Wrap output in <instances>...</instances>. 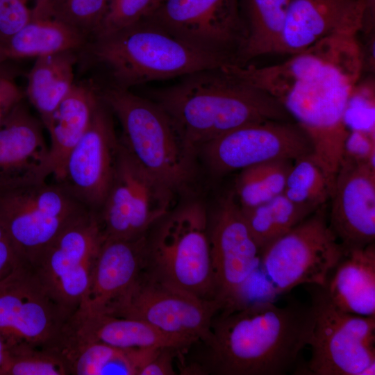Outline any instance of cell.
<instances>
[{
	"mask_svg": "<svg viewBox=\"0 0 375 375\" xmlns=\"http://www.w3.org/2000/svg\"><path fill=\"white\" fill-rule=\"evenodd\" d=\"M34 0H0V43L3 46L29 20L31 1Z\"/></svg>",
	"mask_w": 375,
	"mask_h": 375,
	"instance_id": "cell-35",
	"label": "cell"
},
{
	"mask_svg": "<svg viewBox=\"0 0 375 375\" xmlns=\"http://www.w3.org/2000/svg\"><path fill=\"white\" fill-rule=\"evenodd\" d=\"M71 375L67 360L58 349L25 342L8 345L2 375Z\"/></svg>",
	"mask_w": 375,
	"mask_h": 375,
	"instance_id": "cell-31",
	"label": "cell"
},
{
	"mask_svg": "<svg viewBox=\"0 0 375 375\" xmlns=\"http://www.w3.org/2000/svg\"><path fill=\"white\" fill-rule=\"evenodd\" d=\"M71 317L49 294L28 263L21 260L0 280V333L8 345L25 342L62 351Z\"/></svg>",
	"mask_w": 375,
	"mask_h": 375,
	"instance_id": "cell-11",
	"label": "cell"
},
{
	"mask_svg": "<svg viewBox=\"0 0 375 375\" xmlns=\"http://www.w3.org/2000/svg\"><path fill=\"white\" fill-rule=\"evenodd\" d=\"M88 211L56 182L0 188V218L20 259L31 265L64 229Z\"/></svg>",
	"mask_w": 375,
	"mask_h": 375,
	"instance_id": "cell-6",
	"label": "cell"
},
{
	"mask_svg": "<svg viewBox=\"0 0 375 375\" xmlns=\"http://www.w3.org/2000/svg\"><path fill=\"white\" fill-rule=\"evenodd\" d=\"M103 236L89 210L69 225L31 265L49 294L72 317L83 303Z\"/></svg>",
	"mask_w": 375,
	"mask_h": 375,
	"instance_id": "cell-12",
	"label": "cell"
},
{
	"mask_svg": "<svg viewBox=\"0 0 375 375\" xmlns=\"http://www.w3.org/2000/svg\"><path fill=\"white\" fill-rule=\"evenodd\" d=\"M62 352L71 375H138L149 357L145 348H117L71 335Z\"/></svg>",
	"mask_w": 375,
	"mask_h": 375,
	"instance_id": "cell-25",
	"label": "cell"
},
{
	"mask_svg": "<svg viewBox=\"0 0 375 375\" xmlns=\"http://www.w3.org/2000/svg\"><path fill=\"white\" fill-rule=\"evenodd\" d=\"M69 335L122 349L172 348L186 349L193 341L168 334L135 319L77 310L69 322Z\"/></svg>",
	"mask_w": 375,
	"mask_h": 375,
	"instance_id": "cell-22",
	"label": "cell"
},
{
	"mask_svg": "<svg viewBox=\"0 0 375 375\" xmlns=\"http://www.w3.org/2000/svg\"><path fill=\"white\" fill-rule=\"evenodd\" d=\"M199 149L219 175L272 160L294 161L312 153L307 135L295 122L276 120L239 127Z\"/></svg>",
	"mask_w": 375,
	"mask_h": 375,
	"instance_id": "cell-15",
	"label": "cell"
},
{
	"mask_svg": "<svg viewBox=\"0 0 375 375\" xmlns=\"http://www.w3.org/2000/svg\"><path fill=\"white\" fill-rule=\"evenodd\" d=\"M209 238L215 299L221 310L240 308L248 303L246 291L260 269V251L233 194L209 217Z\"/></svg>",
	"mask_w": 375,
	"mask_h": 375,
	"instance_id": "cell-13",
	"label": "cell"
},
{
	"mask_svg": "<svg viewBox=\"0 0 375 375\" xmlns=\"http://www.w3.org/2000/svg\"><path fill=\"white\" fill-rule=\"evenodd\" d=\"M368 0H290L276 53L293 55L334 35H356Z\"/></svg>",
	"mask_w": 375,
	"mask_h": 375,
	"instance_id": "cell-18",
	"label": "cell"
},
{
	"mask_svg": "<svg viewBox=\"0 0 375 375\" xmlns=\"http://www.w3.org/2000/svg\"><path fill=\"white\" fill-rule=\"evenodd\" d=\"M75 51L37 57L28 74L26 96L44 125L74 83Z\"/></svg>",
	"mask_w": 375,
	"mask_h": 375,
	"instance_id": "cell-27",
	"label": "cell"
},
{
	"mask_svg": "<svg viewBox=\"0 0 375 375\" xmlns=\"http://www.w3.org/2000/svg\"><path fill=\"white\" fill-rule=\"evenodd\" d=\"M181 351L172 348H161L141 369L139 375H174L173 358Z\"/></svg>",
	"mask_w": 375,
	"mask_h": 375,
	"instance_id": "cell-38",
	"label": "cell"
},
{
	"mask_svg": "<svg viewBox=\"0 0 375 375\" xmlns=\"http://www.w3.org/2000/svg\"><path fill=\"white\" fill-rule=\"evenodd\" d=\"M240 208L260 254L271 243L316 211L294 203L283 194L262 204Z\"/></svg>",
	"mask_w": 375,
	"mask_h": 375,
	"instance_id": "cell-28",
	"label": "cell"
},
{
	"mask_svg": "<svg viewBox=\"0 0 375 375\" xmlns=\"http://www.w3.org/2000/svg\"><path fill=\"white\" fill-rule=\"evenodd\" d=\"M21 260L0 218V280L6 276Z\"/></svg>",
	"mask_w": 375,
	"mask_h": 375,
	"instance_id": "cell-39",
	"label": "cell"
},
{
	"mask_svg": "<svg viewBox=\"0 0 375 375\" xmlns=\"http://www.w3.org/2000/svg\"><path fill=\"white\" fill-rule=\"evenodd\" d=\"M8 344L6 340L0 333V375L2 372L7 360Z\"/></svg>",
	"mask_w": 375,
	"mask_h": 375,
	"instance_id": "cell-40",
	"label": "cell"
},
{
	"mask_svg": "<svg viewBox=\"0 0 375 375\" xmlns=\"http://www.w3.org/2000/svg\"><path fill=\"white\" fill-rule=\"evenodd\" d=\"M221 310L217 301L166 285L143 270L123 294L99 313L138 319L168 334L207 343L212 321Z\"/></svg>",
	"mask_w": 375,
	"mask_h": 375,
	"instance_id": "cell-10",
	"label": "cell"
},
{
	"mask_svg": "<svg viewBox=\"0 0 375 375\" xmlns=\"http://www.w3.org/2000/svg\"><path fill=\"white\" fill-rule=\"evenodd\" d=\"M324 288L340 310L375 316V244L344 249Z\"/></svg>",
	"mask_w": 375,
	"mask_h": 375,
	"instance_id": "cell-23",
	"label": "cell"
},
{
	"mask_svg": "<svg viewBox=\"0 0 375 375\" xmlns=\"http://www.w3.org/2000/svg\"><path fill=\"white\" fill-rule=\"evenodd\" d=\"M374 75L361 77L353 86L344 115L347 128L374 133Z\"/></svg>",
	"mask_w": 375,
	"mask_h": 375,
	"instance_id": "cell-33",
	"label": "cell"
},
{
	"mask_svg": "<svg viewBox=\"0 0 375 375\" xmlns=\"http://www.w3.org/2000/svg\"><path fill=\"white\" fill-rule=\"evenodd\" d=\"M206 343V372L220 375H285L308 345L315 315L298 300L278 306L267 299L220 310Z\"/></svg>",
	"mask_w": 375,
	"mask_h": 375,
	"instance_id": "cell-1",
	"label": "cell"
},
{
	"mask_svg": "<svg viewBox=\"0 0 375 375\" xmlns=\"http://www.w3.org/2000/svg\"><path fill=\"white\" fill-rule=\"evenodd\" d=\"M371 3L375 4V0H369Z\"/></svg>",
	"mask_w": 375,
	"mask_h": 375,
	"instance_id": "cell-43",
	"label": "cell"
},
{
	"mask_svg": "<svg viewBox=\"0 0 375 375\" xmlns=\"http://www.w3.org/2000/svg\"><path fill=\"white\" fill-rule=\"evenodd\" d=\"M293 162L283 194L294 203L315 211L329 200L333 185L312 153Z\"/></svg>",
	"mask_w": 375,
	"mask_h": 375,
	"instance_id": "cell-30",
	"label": "cell"
},
{
	"mask_svg": "<svg viewBox=\"0 0 375 375\" xmlns=\"http://www.w3.org/2000/svg\"><path fill=\"white\" fill-rule=\"evenodd\" d=\"M344 157L375 167L374 133L351 130L344 144Z\"/></svg>",
	"mask_w": 375,
	"mask_h": 375,
	"instance_id": "cell-36",
	"label": "cell"
},
{
	"mask_svg": "<svg viewBox=\"0 0 375 375\" xmlns=\"http://www.w3.org/2000/svg\"><path fill=\"white\" fill-rule=\"evenodd\" d=\"M101 100L99 92L91 83H74L44 125L51 143L42 178L56 180L61 174L69 153L88 130Z\"/></svg>",
	"mask_w": 375,
	"mask_h": 375,
	"instance_id": "cell-21",
	"label": "cell"
},
{
	"mask_svg": "<svg viewBox=\"0 0 375 375\" xmlns=\"http://www.w3.org/2000/svg\"><path fill=\"white\" fill-rule=\"evenodd\" d=\"M289 2L290 0H239L246 37L233 64L245 65L256 57L276 53Z\"/></svg>",
	"mask_w": 375,
	"mask_h": 375,
	"instance_id": "cell-26",
	"label": "cell"
},
{
	"mask_svg": "<svg viewBox=\"0 0 375 375\" xmlns=\"http://www.w3.org/2000/svg\"><path fill=\"white\" fill-rule=\"evenodd\" d=\"M305 285L315 315L308 374L374 375L375 316L344 312L331 302L324 286Z\"/></svg>",
	"mask_w": 375,
	"mask_h": 375,
	"instance_id": "cell-7",
	"label": "cell"
},
{
	"mask_svg": "<svg viewBox=\"0 0 375 375\" xmlns=\"http://www.w3.org/2000/svg\"><path fill=\"white\" fill-rule=\"evenodd\" d=\"M194 155L206 143L239 127L292 121L282 103L222 66L184 76L151 92Z\"/></svg>",
	"mask_w": 375,
	"mask_h": 375,
	"instance_id": "cell-2",
	"label": "cell"
},
{
	"mask_svg": "<svg viewBox=\"0 0 375 375\" xmlns=\"http://www.w3.org/2000/svg\"><path fill=\"white\" fill-rule=\"evenodd\" d=\"M24 94L15 83L12 76L2 65L0 66V125L10 112L20 103Z\"/></svg>",
	"mask_w": 375,
	"mask_h": 375,
	"instance_id": "cell-37",
	"label": "cell"
},
{
	"mask_svg": "<svg viewBox=\"0 0 375 375\" xmlns=\"http://www.w3.org/2000/svg\"><path fill=\"white\" fill-rule=\"evenodd\" d=\"M162 0H154L155 2V8L158 6V4L162 1ZM155 10V9H154Z\"/></svg>",
	"mask_w": 375,
	"mask_h": 375,
	"instance_id": "cell-42",
	"label": "cell"
},
{
	"mask_svg": "<svg viewBox=\"0 0 375 375\" xmlns=\"http://www.w3.org/2000/svg\"><path fill=\"white\" fill-rule=\"evenodd\" d=\"M148 17L187 44L231 63L246 37L239 0H162Z\"/></svg>",
	"mask_w": 375,
	"mask_h": 375,
	"instance_id": "cell-14",
	"label": "cell"
},
{
	"mask_svg": "<svg viewBox=\"0 0 375 375\" xmlns=\"http://www.w3.org/2000/svg\"><path fill=\"white\" fill-rule=\"evenodd\" d=\"M326 215L324 206L261 252L259 270L272 295L301 285H325L344 250Z\"/></svg>",
	"mask_w": 375,
	"mask_h": 375,
	"instance_id": "cell-8",
	"label": "cell"
},
{
	"mask_svg": "<svg viewBox=\"0 0 375 375\" xmlns=\"http://www.w3.org/2000/svg\"><path fill=\"white\" fill-rule=\"evenodd\" d=\"M147 235L132 240H103L88 295L77 310L102 312L133 284L146 265Z\"/></svg>",
	"mask_w": 375,
	"mask_h": 375,
	"instance_id": "cell-20",
	"label": "cell"
},
{
	"mask_svg": "<svg viewBox=\"0 0 375 375\" xmlns=\"http://www.w3.org/2000/svg\"><path fill=\"white\" fill-rule=\"evenodd\" d=\"M328 222L344 249L375 241V167L344 157L335 175Z\"/></svg>",
	"mask_w": 375,
	"mask_h": 375,
	"instance_id": "cell-17",
	"label": "cell"
},
{
	"mask_svg": "<svg viewBox=\"0 0 375 375\" xmlns=\"http://www.w3.org/2000/svg\"><path fill=\"white\" fill-rule=\"evenodd\" d=\"M8 59L9 58L7 55L4 47L0 43V66L2 65V64Z\"/></svg>",
	"mask_w": 375,
	"mask_h": 375,
	"instance_id": "cell-41",
	"label": "cell"
},
{
	"mask_svg": "<svg viewBox=\"0 0 375 375\" xmlns=\"http://www.w3.org/2000/svg\"><path fill=\"white\" fill-rule=\"evenodd\" d=\"M48 151L40 122L22 101L0 125V188L44 181Z\"/></svg>",
	"mask_w": 375,
	"mask_h": 375,
	"instance_id": "cell-19",
	"label": "cell"
},
{
	"mask_svg": "<svg viewBox=\"0 0 375 375\" xmlns=\"http://www.w3.org/2000/svg\"><path fill=\"white\" fill-rule=\"evenodd\" d=\"M86 37L58 18L47 0H34L28 22L3 45L10 58L39 57L84 45Z\"/></svg>",
	"mask_w": 375,
	"mask_h": 375,
	"instance_id": "cell-24",
	"label": "cell"
},
{
	"mask_svg": "<svg viewBox=\"0 0 375 375\" xmlns=\"http://www.w3.org/2000/svg\"><path fill=\"white\" fill-rule=\"evenodd\" d=\"M147 235L144 271L155 279L203 299H215L209 217L192 201L171 210Z\"/></svg>",
	"mask_w": 375,
	"mask_h": 375,
	"instance_id": "cell-4",
	"label": "cell"
},
{
	"mask_svg": "<svg viewBox=\"0 0 375 375\" xmlns=\"http://www.w3.org/2000/svg\"><path fill=\"white\" fill-rule=\"evenodd\" d=\"M108 0H47L53 14L85 37L95 34L103 17Z\"/></svg>",
	"mask_w": 375,
	"mask_h": 375,
	"instance_id": "cell-32",
	"label": "cell"
},
{
	"mask_svg": "<svg viewBox=\"0 0 375 375\" xmlns=\"http://www.w3.org/2000/svg\"><path fill=\"white\" fill-rule=\"evenodd\" d=\"M293 161L277 160L241 169L235 181V194L242 208L266 203L283 194Z\"/></svg>",
	"mask_w": 375,
	"mask_h": 375,
	"instance_id": "cell-29",
	"label": "cell"
},
{
	"mask_svg": "<svg viewBox=\"0 0 375 375\" xmlns=\"http://www.w3.org/2000/svg\"><path fill=\"white\" fill-rule=\"evenodd\" d=\"M111 112L101 100L90 124L55 180L89 210L98 213L110 187L119 139Z\"/></svg>",
	"mask_w": 375,
	"mask_h": 375,
	"instance_id": "cell-16",
	"label": "cell"
},
{
	"mask_svg": "<svg viewBox=\"0 0 375 375\" xmlns=\"http://www.w3.org/2000/svg\"><path fill=\"white\" fill-rule=\"evenodd\" d=\"M92 53L110 70L115 85L128 89L231 63L174 37L148 17L117 33L96 38Z\"/></svg>",
	"mask_w": 375,
	"mask_h": 375,
	"instance_id": "cell-3",
	"label": "cell"
},
{
	"mask_svg": "<svg viewBox=\"0 0 375 375\" xmlns=\"http://www.w3.org/2000/svg\"><path fill=\"white\" fill-rule=\"evenodd\" d=\"M154 0H108L96 38L128 28L148 17L155 9Z\"/></svg>",
	"mask_w": 375,
	"mask_h": 375,
	"instance_id": "cell-34",
	"label": "cell"
},
{
	"mask_svg": "<svg viewBox=\"0 0 375 375\" xmlns=\"http://www.w3.org/2000/svg\"><path fill=\"white\" fill-rule=\"evenodd\" d=\"M174 191L141 166L119 140L112 181L97 213L103 238L132 240L147 234L172 210Z\"/></svg>",
	"mask_w": 375,
	"mask_h": 375,
	"instance_id": "cell-9",
	"label": "cell"
},
{
	"mask_svg": "<svg viewBox=\"0 0 375 375\" xmlns=\"http://www.w3.org/2000/svg\"><path fill=\"white\" fill-rule=\"evenodd\" d=\"M101 97L120 123L119 140L141 166L173 190L188 181L193 154L158 104L116 85Z\"/></svg>",
	"mask_w": 375,
	"mask_h": 375,
	"instance_id": "cell-5",
	"label": "cell"
}]
</instances>
